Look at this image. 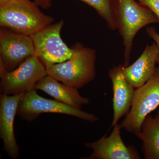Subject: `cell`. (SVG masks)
I'll return each mask as SVG.
<instances>
[{
  "instance_id": "cell-18",
  "label": "cell",
  "mask_w": 159,
  "mask_h": 159,
  "mask_svg": "<svg viewBox=\"0 0 159 159\" xmlns=\"http://www.w3.org/2000/svg\"><path fill=\"white\" fill-rule=\"evenodd\" d=\"M39 7L43 9H48L52 6V0H33Z\"/></svg>"
},
{
  "instance_id": "cell-17",
  "label": "cell",
  "mask_w": 159,
  "mask_h": 159,
  "mask_svg": "<svg viewBox=\"0 0 159 159\" xmlns=\"http://www.w3.org/2000/svg\"><path fill=\"white\" fill-rule=\"evenodd\" d=\"M146 32L148 37L153 39L156 43L159 50V34L157 32L156 29L153 27H148L146 29ZM157 63H159V55Z\"/></svg>"
},
{
  "instance_id": "cell-9",
  "label": "cell",
  "mask_w": 159,
  "mask_h": 159,
  "mask_svg": "<svg viewBox=\"0 0 159 159\" xmlns=\"http://www.w3.org/2000/svg\"><path fill=\"white\" fill-rule=\"evenodd\" d=\"M120 124L114 126L111 134H107L95 142H85V147L93 152L88 158L98 159H140L141 156L136 148L133 146H126L122 139Z\"/></svg>"
},
{
  "instance_id": "cell-11",
  "label": "cell",
  "mask_w": 159,
  "mask_h": 159,
  "mask_svg": "<svg viewBox=\"0 0 159 159\" xmlns=\"http://www.w3.org/2000/svg\"><path fill=\"white\" fill-rule=\"evenodd\" d=\"M122 66H114L108 72L113 92V119L109 130L116 125L119 119L128 113L134 94V88L123 74Z\"/></svg>"
},
{
  "instance_id": "cell-14",
  "label": "cell",
  "mask_w": 159,
  "mask_h": 159,
  "mask_svg": "<svg viewBox=\"0 0 159 159\" xmlns=\"http://www.w3.org/2000/svg\"><path fill=\"white\" fill-rule=\"evenodd\" d=\"M135 135L142 141L145 159H159V109L155 116L146 117Z\"/></svg>"
},
{
  "instance_id": "cell-15",
  "label": "cell",
  "mask_w": 159,
  "mask_h": 159,
  "mask_svg": "<svg viewBox=\"0 0 159 159\" xmlns=\"http://www.w3.org/2000/svg\"><path fill=\"white\" fill-rule=\"evenodd\" d=\"M93 8L99 16L105 21L109 29H117L115 20L116 0H77Z\"/></svg>"
},
{
  "instance_id": "cell-6",
  "label": "cell",
  "mask_w": 159,
  "mask_h": 159,
  "mask_svg": "<svg viewBox=\"0 0 159 159\" xmlns=\"http://www.w3.org/2000/svg\"><path fill=\"white\" fill-rule=\"evenodd\" d=\"M51 113L69 115L89 122L98 121L94 114L81 111L56 100L46 99L33 90L23 94L18 106L16 115L23 120L31 122L43 113Z\"/></svg>"
},
{
  "instance_id": "cell-19",
  "label": "cell",
  "mask_w": 159,
  "mask_h": 159,
  "mask_svg": "<svg viewBox=\"0 0 159 159\" xmlns=\"http://www.w3.org/2000/svg\"><path fill=\"white\" fill-rule=\"evenodd\" d=\"M10 1H11V0H0V4L7 2H9Z\"/></svg>"
},
{
  "instance_id": "cell-12",
  "label": "cell",
  "mask_w": 159,
  "mask_h": 159,
  "mask_svg": "<svg viewBox=\"0 0 159 159\" xmlns=\"http://www.w3.org/2000/svg\"><path fill=\"white\" fill-rule=\"evenodd\" d=\"M159 50L155 43L147 45L139 58L132 64L122 66L125 77L134 88H139L150 79L155 71Z\"/></svg>"
},
{
  "instance_id": "cell-13",
  "label": "cell",
  "mask_w": 159,
  "mask_h": 159,
  "mask_svg": "<svg viewBox=\"0 0 159 159\" xmlns=\"http://www.w3.org/2000/svg\"><path fill=\"white\" fill-rule=\"evenodd\" d=\"M49 75L40 80L35 86L34 90H41L56 100L78 109L88 105L90 100L80 94L77 89L61 84Z\"/></svg>"
},
{
  "instance_id": "cell-5",
  "label": "cell",
  "mask_w": 159,
  "mask_h": 159,
  "mask_svg": "<svg viewBox=\"0 0 159 159\" xmlns=\"http://www.w3.org/2000/svg\"><path fill=\"white\" fill-rule=\"evenodd\" d=\"M159 106V67L145 84L135 90L130 110L120 124L130 133L141 132L146 117Z\"/></svg>"
},
{
  "instance_id": "cell-10",
  "label": "cell",
  "mask_w": 159,
  "mask_h": 159,
  "mask_svg": "<svg viewBox=\"0 0 159 159\" xmlns=\"http://www.w3.org/2000/svg\"><path fill=\"white\" fill-rule=\"evenodd\" d=\"M23 94L0 95V137L4 142V150L13 159H17L20 154L15 136L14 121Z\"/></svg>"
},
{
  "instance_id": "cell-8",
  "label": "cell",
  "mask_w": 159,
  "mask_h": 159,
  "mask_svg": "<svg viewBox=\"0 0 159 159\" xmlns=\"http://www.w3.org/2000/svg\"><path fill=\"white\" fill-rule=\"evenodd\" d=\"M34 55L32 38L10 29L0 30V60L6 70L11 71L30 56Z\"/></svg>"
},
{
  "instance_id": "cell-1",
  "label": "cell",
  "mask_w": 159,
  "mask_h": 159,
  "mask_svg": "<svg viewBox=\"0 0 159 159\" xmlns=\"http://www.w3.org/2000/svg\"><path fill=\"white\" fill-rule=\"evenodd\" d=\"M73 54L65 61L46 66L48 75L64 84L77 89L83 87L96 77V51L76 43L71 47Z\"/></svg>"
},
{
  "instance_id": "cell-7",
  "label": "cell",
  "mask_w": 159,
  "mask_h": 159,
  "mask_svg": "<svg viewBox=\"0 0 159 159\" xmlns=\"http://www.w3.org/2000/svg\"><path fill=\"white\" fill-rule=\"evenodd\" d=\"M64 20L52 24L45 29L31 35L34 49V55L45 66L63 62L73 54L61 36Z\"/></svg>"
},
{
  "instance_id": "cell-16",
  "label": "cell",
  "mask_w": 159,
  "mask_h": 159,
  "mask_svg": "<svg viewBox=\"0 0 159 159\" xmlns=\"http://www.w3.org/2000/svg\"><path fill=\"white\" fill-rule=\"evenodd\" d=\"M150 9L159 20V0H137Z\"/></svg>"
},
{
  "instance_id": "cell-3",
  "label": "cell",
  "mask_w": 159,
  "mask_h": 159,
  "mask_svg": "<svg viewBox=\"0 0 159 159\" xmlns=\"http://www.w3.org/2000/svg\"><path fill=\"white\" fill-rule=\"evenodd\" d=\"M115 20L124 47V64L129 65L134 38L139 30L159 20L149 8L135 0H116Z\"/></svg>"
},
{
  "instance_id": "cell-4",
  "label": "cell",
  "mask_w": 159,
  "mask_h": 159,
  "mask_svg": "<svg viewBox=\"0 0 159 159\" xmlns=\"http://www.w3.org/2000/svg\"><path fill=\"white\" fill-rule=\"evenodd\" d=\"M48 75L45 66L35 55L30 56L11 71L0 60L1 94L19 95L34 90L40 80Z\"/></svg>"
},
{
  "instance_id": "cell-2",
  "label": "cell",
  "mask_w": 159,
  "mask_h": 159,
  "mask_svg": "<svg viewBox=\"0 0 159 159\" xmlns=\"http://www.w3.org/2000/svg\"><path fill=\"white\" fill-rule=\"evenodd\" d=\"M39 7L31 0H11L0 4V27L31 36L54 21Z\"/></svg>"
}]
</instances>
